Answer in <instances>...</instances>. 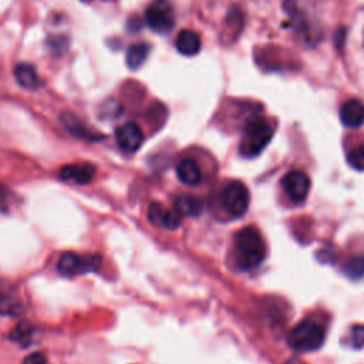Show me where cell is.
Returning <instances> with one entry per match:
<instances>
[{
    "mask_svg": "<svg viewBox=\"0 0 364 364\" xmlns=\"http://www.w3.org/2000/svg\"><path fill=\"white\" fill-rule=\"evenodd\" d=\"M235 259L242 270L256 269L266 258V245L255 226L242 228L235 235Z\"/></svg>",
    "mask_w": 364,
    "mask_h": 364,
    "instance_id": "obj_1",
    "label": "cell"
},
{
    "mask_svg": "<svg viewBox=\"0 0 364 364\" xmlns=\"http://www.w3.org/2000/svg\"><path fill=\"white\" fill-rule=\"evenodd\" d=\"M273 137V127L272 124L259 117H250L243 127L242 140L239 144V151L245 158H253L259 155L270 143Z\"/></svg>",
    "mask_w": 364,
    "mask_h": 364,
    "instance_id": "obj_2",
    "label": "cell"
},
{
    "mask_svg": "<svg viewBox=\"0 0 364 364\" xmlns=\"http://www.w3.org/2000/svg\"><path fill=\"white\" fill-rule=\"evenodd\" d=\"M324 338L326 330L321 324L311 320H304L289 333L287 343L293 350L306 353L320 348L324 343Z\"/></svg>",
    "mask_w": 364,
    "mask_h": 364,
    "instance_id": "obj_3",
    "label": "cell"
},
{
    "mask_svg": "<svg viewBox=\"0 0 364 364\" xmlns=\"http://www.w3.org/2000/svg\"><path fill=\"white\" fill-rule=\"evenodd\" d=\"M103 258L100 255H86L80 256L75 252H65L60 255L57 262L59 272L66 277L80 276L84 273L96 272L101 268Z\"/></svg>",
    "mask_w": 364,
    "mask_h": 364,
    "instance_id": "obj_4",
    "label": "cell"
},
{
    "mask_svg": "<svg viewBox=\"0 0 364 364\" xmlns=\"http://www.w3.org/2000/svg\"><path fill=\"white\" fill-rule=\"evenodd\" d=\"M221 202L226 214L233 218L242 216L249 206V191L246 185L239 181L229 182L222 191Z\"/></svg>",
    "mask_w": 364,
    "mask_h": 364,
    "instance_id": "obj_5",
    "label": "cell"
},
{
    "mask_svg": "<svg viewBox=\"0 0 364 364\" xmlns=\"http://www.w3.org/2000/svg\"><path fill=\"white\" fill-rule=\"evenodd\" d=\"M147 25L157 33H168L172 31L175 18L168 0H155L145 11Z\"/></svg>",
    "mask_w": 364,
    "mask_h": 364,
    "instance_id": "obj_6",
    "label": "cell"
},
{
    "mask_svg": "<svg viewBox=\"0 0 364 364\" xmlns=\"http://www.w3.org/2000/svg\"><path fill=\"white\" fill-rule=\"evenodd\" d=\"M26 310L25 302L18 287L6 279L0 277V314L18 317Z\"/></svg>",
    "mask_w": 364,
    "mask_h": 364,
    "instance_id": "obj_7",
    "label": "cell"
},
{
    "mask_svg": "<svg viewBox=\"0 0 364 364\" xmlns=\"http://www.w3.org/2000/svg\"><path fill=\"white\" fill-rule=\"evenodd\" d=\"M287 198L294 204H302L310 191V178L303 171H290L282 181Z\"/></svg>",
    "mask_w": 364,
    "mask_h": 364,
    "instance_id": "obj_8",
    "label": "cell"
},
{
    "mask_svg": "<svg viewBox=\"0 0 364 364\" xmlns=\"http://www.w3.org/2000/svg\"><path fill=\"white\" fill-rule=\"evenodd\" d=\"M148 219L153 225L168 229V231H175L182 224V215L175 208L167 209L161 202L150 204Z\"/></svg>",
    "mask_w": 364,
    "mask_h": 364,
    "instance_id": "obj_9",
    "label": "cell"
},
{
    "mask_svg": "<svg viewBox=\"0 0 364 364\" xmlns=\"http://www.w3.org/2000/svg\"><path fill=\"white\" fill-rule=\"evenodd\" d=\"M116 138L121 150L127 153H134L141 147L144 141V134L136 123H126L124 126L117 128Z\"/></svg>",
    "mask_w": 364,
    "mask_h": 364,
    "instance_id": "obj_10",
    "label": "cell"
},
{
    "mask_svg": "<svg viewBox=\"0 0 364 364\" xmlns=\"http://www.w3.org/2000/svg\"><path fill=\"white\" fill-rule=\"evenodd\" d=\"M340 120L347 128H358L364 124V104L358 99H350L340 109Z\"/></svg>",
    "mask_w": 364,
    "mask_h": 364,
    "instance_id": "obj_11",
    "label": "cell"
},
{
    "mask_svg": "<svg viewBox=\"0 0 364 364\" xmlns=\"http://www.w3.org/2000/svg\"><path fill=\"white\" fill-rule=\"evenodd\" d=\"M96 174V167L92 164H72L60 170L59 177L63 181H72L76 184H89Z\"/></svg>",
    "mask_w": 364,
    "mask_h": 364,
    "instance_id": "obj_12",
    "label": "cell"
},
{
    "mask_svg": "<svg viewBox=\"0 0 364 364\" xmlns=\"http://www.w3.org/2000/svg\"><path fill=\"white\" fill-rule=\"evenodd\" d=\"M175 48L184 56H195L201 52V38L197 32L184 29L178 33Z\"/></svg>",
    "mask_w": 364,
    "mask_h": 364,
    "instance_id": "obj_13",
    "label": "cell"
},
{
    "mask_svg": "<svg viewBox=\"0 0 364 364\" xmlns=\"http://www.w3.org/2000/svg\"><path fill=\"white\" fill-rule=\"evenodd\" d=\"M62 123L63 126L67 128V131L80 138V140H87V141H97V140H101L103 136H99L96 133H93L92 130H89L76 116L70 114V113H65L62 116Z\"/></svg>",
    "mask_w": 364,
    "mask_h": 364,
    "instance_id": "obj_14",
    "label": "cell"
},
{
    "mask_svg": "<svg viewBox=\"0 0 364 364\" xmlns=\"http://www.w3.org/2000/svg\"><path fill=\"white\" fill-rule=\"evenodd\" d=\"M177 175L182 184L189 187L198 185L202 180V172L198 162L191 158H185L180 161V164L177 165Z\"/></svg>",
    "mask_w": 364,
    "mask_h": 364,
    "instance_id": "obj_15",
    "label": "cell"
},
{
    "mask_svg": "<svg viewBox=\"0 0 364 364\" xmlns=\"http://www.w3.org/2000/svg\"><path fill=\"white\" fill-rule=\"evenodd\" d=\"M15 77L18 83L28 90H36L40 86V80L35 67L29 63H21L15 67Z\"/></svg>",
    "mask_w": 364,
    "mask_h": 364,
    "instance_id": "obj_16",
    "label": "cell"
},
{
    "mask_svg": "<svg viewBox=\"0 0 364 364\" xmlns=\"http://www.w3.org/2000/svg\"><path fill=\"white\" fill-rule=\"evenodd\" d=\"M150 50H151V48L148 43H136V45L130 46L127 50V55H126V63H127L128 69H131V70L140 69L145 63V60L150 55Z\"/></svg>",
    "mask_w": 364,
    "mask_h": 364,
    "instance_id": "obj_17",
    "label": "cell"
},
{
    "mask_svg": "<svg viewBox=\"0 0 364 364\" xmlns=\"http://www.w3.org/2000/svg\"><path fill=\"white\" fill-rule=\"evenodd\" d=\"M175 209L182 216H198L202 212V204L192 195H180L175 199Z\"/></svg>",
    "mask_w": 364,
    "mask_h": 364,
    "instance_id": "obj_18",
    "label": "cell"
},
{
    "mask_svg": "<svg viewBox=\"0 0 364 364\" xmlns=\"http://www.w3.org/2000/svg\"><path fill=\"white\" fill-rule=\"evenodd\" d=\"M343 272L351 280L361 279L364 276V256L363 255L351 256L343 265Z\"/></svg>",
    "mask_w": 364,
    "mask_h": 364,
    "instance_id": "obj_19",
    "label": "cell"
},
{
    "mask_svg": "<svg viewBox=\"0 0 364 364\" xmlns=\"http://www.w3.org/2000/svg\"><path fill=\"white\" fill-rule=\"evenodd\" d=\"M11 340L21 343L22 346H28L32 341L33 337V327L31 326V323H19L11 333Z\"/></svg>",
    "mask_w": 364,
    "mask_h": 364,
    "instance_id": "obj_20",
    "label": "cell"
},
{
    "mask_svg": "<svg viewBox=\"0 0 364 364\" xmlns=\"http://www.w3.org/2000/svg\"><path fill=\"white\" fill-rule=\"evenodd\" d=\"M347 161L354 170L364 171V144L353 148L347 155Z\"/></svg>",
    "mask_w": 364,
    "mask_h": 364,
    "instance_id": "obj_21",
    "label": "cell"
},
{
    "mask_svg": "<svg viewBox=\"0 0 364 364\" xmlns=\"http://www.w3.org/2000/svg\"><path fill=\"white\" fill-rule=\"evenodd\" d=\"M348 344L353 348H363L364 347V324H355L350 329Z\"/></svg>",
    "mask_w": 364,
    "mask_h": 364,
    "instance_id": "obj_22",
    "label": "cell"
},
{
    "mask_svg": "<svg viewBox=\"0 0 364 364\" xmlns=\"http://www.w3.org/2000/svg\"><path fill=\"white\" fill-rule=\"evenodd\" d=\"M46 363H48V358H46V355H45L43 353H40V351H36V353L29 354V355L25 358V361H23V364H46Z\"/></svg>",
    "mask_w": 364,
    "mask_h": 364,
    "instance_id": "obj_23",
    "label": "cell"
},
{
    "mask_svg": "<svg viewBox=\"0 0 364 364\" xmlns=\"http://www.w3.org/2000/svg\"><path fill=\"white\" fill-rule=\"evenodd\" d=\"M286 364H304L302 360H299V358H292V360H289Z\"/></svg>",
    "mask_w": 364,
    "mask_h": 364,
    "instance_id": "obj_24",
    "label": "cell"
},
{
    "mask_svg": "<svg viewBox=\"0 0 364 364\" xmlns=\"http://www.w3.org/2000/svg\"><path fill=\"white\" fill-rule=\"evenodd\" d=\"M363 49H364V32H363Z\"/></svg>",
    "mask_w": 364,
    "mask_h": 364,
    "instance_id": "obj_25",
    "label": "cell"
},
{
    "mask_svg": "<svg viewBox=\"0 0 364 364\" xmlns=\"http://www.w3.org/2000/svg\"><path fill=\"white\" fill-rule=\"evenodd\" d=\"M86 2H89V0H86Z\"/></svg>",
    "mask_w": 364,
    "mask_h": 364,
    "instance_id": "obj_26",
    "label": "cell"
}]
</instances>
